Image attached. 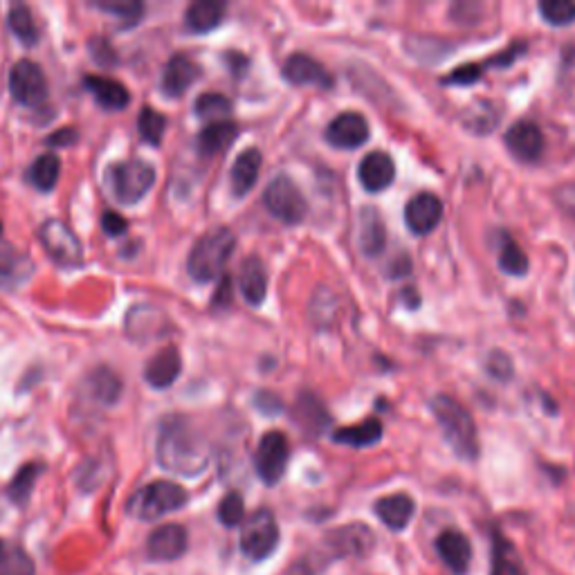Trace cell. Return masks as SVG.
<instances>
[{
	"mask_svg": "<svg viewBox=\"0 0 575 575\" xmlns=\"http://www.w3.org/2000/svg\"><path fill=\"white\" fill-rule=\"evenodd\" d=\"M158 463L164 470L182 477H198L209 465V447L203 434L185 416L164 418L155 445Z\"/></svg>",
	"mask_w": 575,
	"mask_h": 575,
	"instance_id": "cell-1",
	"label": "cell"
},
{
	"mask_svg": "<svg viewBox=\"0 0 575 575\" xmlns=\"http://www.w3.org/2000/svg\"><path fill=\"white\" fill-rule=\"evenodd\" d=\"M430 407L436 423L441 425L445 441L450 443L454 454L465 461L477 459L479 436H477V425H474L468 409L445 394H436Z\"/></svg>",
	"mask_w": 575,
	"mask_h": 575,
	"instance_id": "cell-2",
	"label": "cell"
},
{
	"mask_svg": "<svg viewBox=\"0 0 575 575\" xmlns=\"http://www.w3.org/2000/svg\"><path fill=\"white\" fill-rule=\"evenodd\" d=\"M234 248L236 236L227 227H216V230L200 236L187 259L189 277L198 281V284H209V281L221 277Z\"/></svg>",
	"mask_w": 575,
	"mask_h": 575,
	"instance_id": "cell-3",
	"label": "cell"
},
{
	"mask_svg": "<svg viewBox=\"0 0 575 575\" xmlns=\"http://www.w3.org/2000/svg\"><path fill=\"white\" fill-rule=\"evenodd\" d=\"M187 490L173 481H153L133 492L126 504V513L140 522H155L169 513H176L187 504Z\"/></svg>",
	"mask_w": 575,
	"mask_h": 575,
	"instance_id": "cell-4",
	"label": "cell"
},
{
	"mask_svg": "<svg viewBox=\"0 0 575 575\" xmlns=\"http://www.w3.org/2000/svg\"><path fill=\"white\" fill-rule=\"evenodd\" d=\"M106 180L122 205H138L155 185V167L144 160L115 162L106 169Z\"/></svg>",
	"mask_w": 575,
	"mask_h": 575,
	"instance_id": "cell-5",
	"label": "cell"
},
{
	"mask_svg": "<svg viewBox=\"0 0 575 575\" xmlns=\"http://www.w3.org/2000/svg\"><path fill=\"white\" fill-rule=\"evenodd\" d=\"M279 524L272 510L259 508L243 522L241 553L252 562L268 560L279 546Z\"/></svg>",
	"mask_w": 575,
	"mask_h": 575,
	"instance_id": "cell-6",
	"label": "cell"
},
{
	"mask_svg": "<svg viewBox=\"0 0 575 575\" xmlns=\"http://www.w3.org/2000/svg\"><path fill=\"white\" fill-rule=\"evenodd\" d=\"M39 241L48 257L61 268H79L84 263V245L75 230L59 218H48L39 227Z\"/></svg>",
	"mask_w": 575,
	"mask_h": 575,
	"instance_id": "cell-7",
	"label": "cell"
},
{
	"mask_svg": "<svg viewBox=\"0 0 575 575\" xmlns=\"http://www.w3.org/2000/svg\"><path fill=\"white\" fill-rule=\"evenodd\" d=\"M9 93H12L16 104L25 108H39L48 102V77H45L39 63L30 59H21L14 63L12 72H9Z\"/></svg>",
	"mask_w": 575,
	"mask_h": 575,
	"instance_id": "cell-8",
	"label": "cell"
},
{
	"mask_svg": "<svg viewBox=\"0 0 575 575\" xmlns=\"http://www.w3.org/2000/svg\"><path fill=\"white\" fill-rule=\"evenodd\" d=\"M263 203L268 212L286 225H297L308 214V200L288 176H279L263 191Z\"/></svg>",
	"mask_w": 575,
	"mask_h": 575,
	"instance_id": "cell-9",
	"label": "cell"
},
{
	"mask_svg": "<svg viewBox=\"0 0 575 575\" xmlns=\"http://www.w3.org/2000/svg\"><path fill=\"white\" fill-rule=\"evenodd\" d=\"M290 461V441L284 432L272 430L261 436L257 454H254V468H257L259 479L266 486H275L284 479Z\"/></svg>",
	"mask_w": 575,
	"mask_h": 575,
	"instance_id": "cell-10",
	"label": "cell"
},
{
	"mask_svg": "<svg viewBox=\"0 0 575 575\" xmlns=\"http://www.w3.org/2000/svg\"><path fill=\"white\" fill-rule=\"evenodd\" d=\"M373 544H376V537L364 524L342 526L326 535V549L333 551V558H362L371 553Z\"/></svg>",
	"mask_w": 575,
	"mask_h": 575,
	"instance_id": "cell-11",
	"label": "cell"
},
{
	"mask_svg": "<svg viewBox=\"0 0 575 575\" xmlns=\"http://www.w3.org/2000/svg\"><path fill=\"white\" fill-rule=\"evenodd\" d=\"M189 535L187 528L180 524H164L149 535L146 540V555L153 562H173L187 553Z\"/></svg>",
	"mask_w": 575,
	"mask_h": 575,
	"instance_id": "cell-12",
	"label": "cell"
},
{
	"mask_svg": "<svg viewBox=\"0 0 575 575\" xmlns=\"http://www.w3.org/2000/svg\"><path fill=\"white\" fill-rule=\"evenodd\" d=\"M441 218H443L441 198L430 194V191L416 194L405 207V223L409 230L418 236L434 232L438 223H441Z\"/></svg>",
	"mask_w": 575,
	"mask_h": 575,
	"instance_id": "cell-13",
	"label": "cell"
},
{
	"mask_svg": "<svg viewBox=\"0 0 575 575\" xmlns=\"http://www.w3.org/2000/svg\"><path fill=\"white\" fill-rule=\"evenodd\" d=\"M34 261L27 252L0 241V290H16L34 275Z\"/></svg>",
	"mask_w": 575,
	"mask_h": 575,
	"instance_id": "cell-14",
	"label": "cell"
},
{
	"mask_svg": "<svg viewBox=\"0 0 575 575\" xmlns=\"http://www.w3.org/2000/svg\"><path fill=\"white\" fill-rule=\"evenodd\" d=\"M369 122L360 113H342L326 126V140L337 149H358L369 140Z\"/></svg>",
	"mask_w": 575,
	"mask_h": 575,
	"instance_id": "cell-15",
	"label": "cell"
},
{
	"mask_svg": "<svg viewBox=\"0 0 575 575\" xmlns=\"http://www.w3.org/2000/svg\"><path fill=\"white\" fill-rule=\"evenodd\" d=\"M198 77H200V66L194 59L182 52L173 54L162 72V81H160L162 93L169 99H178L196 84Z\"/></svg>",
	"mask_w": 575,
	"mask_h": 575,
	"instance_id": "cell-16",
	"label": "cell"
},
{
	"mask_svg": "<svg viewBox=\"0 0 575 575\" xmlns=\"http://www.w3.org/2000/svg\"><path fill=\"white\" fill-rule=\"evenodd\" d=\"M284 77L295 86H315L322 90H328L333 86L331 72H328L317 59L308 57L304 52L292 54V57L284 63Z\"/></svg>",
	"mask_w": 575,
	"mask_h": 575,
	"instance_id": "cell-17",
	"label": "cell"
},
{
	"mask_svg": "<svg viewBox=\"0 0 575 575\" xmlns=\"http://www.w3.org/2000/svg\"><path fill=\"white\" fill-rule=\"evenodd\" d=\"M508 151L522 162H535L544 153V133L533 122H517L506 131Z\"/></svg>",
	"mask_w": 575,
	"mask_h": 575,
	"instance_id": "cell-18",
	"label": "cell"
},
{
	"mask_svg": "<svg viewBox=\"0 0 575 575\" xmlns=\"http://www.w3.org/2000/svg\"><path fill=\"white\" fill-rule=\"evenodd\" d=\"M436 553L447 569L456 575H463L470 567L472 544L461 531L447 528V531L436 537Z\"/></svg>",
	"mask_w": 575,
	"mask_h": 575,
	"instance_id": "cell-19",
	"label": "cell"
},
{
	"mask_svg": "<svg viewBox=\"0 0 575 575\" xmlns=\"http://www.w3.org/2000/svg\"><path fill=\"white\" fill-rule=\"evenodd\" d=\"M358 178L364 189L371 191V194H378V191L391 187V182L396 178V164L391 160V155L373 151L362 158L358 167Z\"/></svg>",
	"mask_w": 575,
	"mask_h": 575,
	"instance_id": "cell-20",
	"label": "cell"
},
{
	"mask_svg": "<svg viewBox=\"0 0 575 575\" xmlns=\"http://www.w3.org/2000/svg\"><path fill=\"white\" fill-rule=\"evenodd\" d=\"M180 371L182 360L178 349L176 346H164L144 367V380L153 389H167L180 378Z\"/></svg>",
	"mask_w": 575,
	"mask_h": 575,
	"instance_id": "cell-21",
	"label": "cell"
},
{
	"mask_svg": "<svg viewBox=\"0 0 575 575\" xmlns=\"http://www.w3.org/2000/svg\"><path fill=\"white\" fill-rule=\"evenodd\" d=\"M84 86L88 93L95 97V102L106 108V111H124V108L131 104L129 88L120 84L117 79L90 75L84 79Z\"/></svg>",
	"mask_w": 575,
	"mask_h": 575,
	"instance_id": "cell-22",
	"label": "cell"
},
{
	"mask_svg": "<svg viewBox=\"0 0 575 575\" xmlns=\"http://www.w3.org/2000/svg\"><path fill=\"white\" fill-rule=\"evenodd\" d=\"M416 513L414 499L405 495V492H398V495H389L376 501V515L382 524L391 531H405L412 522V517Z\"/></svg>",
	"mask_w": 575,
	"mask_h": 575,
	"instance_id": "cell-23",
	"label": "cell"
},
{
	"mask_svg": "<svg viewBox=\"0 0 575 575\" xmlns=\"http://www.w3.org/2000/svg\"><path fill=\"white\" fill-rule=\"evenodd\" d=\"M227 5L221 0H196L185 12V27L194 34L214 32L223 23Z\"/></svg>",
	"mask_w": 575,
	"mask_h": 575,
	"instance_id": "cell-24",
	"label": "cell"
},
{
	"mask_svg": "<svg viewBox=\"0 0 575 575\" xmlns=\"http://www.w3.org/2000/svg\"><path fill=\"white\" fill-rule=\"evenodd\" d=\"M239 288L243 299L248 301L250 306H261L266 301L268 295V272L263 268V263L259 257H248L241 266V277H239Z\"/></svg>",
	"mask_w": 575,
	"mask_h": 575,
	"instance_id": "cell-25",
	"label": "cell"
},
{
	"mask_svg": "<svg viewBox=\"0 0 575 575\" xmlns=\"http://www.w3.org/2000/svg\"><path fill=\"white\" fill-rule=\"evenodd\" d=\"M261 153L259 149H245L239 158H236L234 167H232V194L236 198L248 196L252 187L257 185L259 180V171H261Z\"/></svg>",
	"mask_w": 575,
	"mask_h": 575,
	"instance_id": "cell-26",
	"label": "cell"
},
{
	"mask_svg": "<svg viewBox=\"0 0 575 575\" xmlns=\"http://www.w3.org/2000/svg\"><path fill=\"white\" fill-rule=\"evenodd\" d=\"M387 245V227L378 209H362L360 216V248L367 257H378Z\"/></svg>",
	"mask_w": 575,
	"mask_h": 575,
	"instance_id": "cell-27",
	"label": "cell"
},
{
	"mask_svg": "<svg viewBox=\"0 0 575 575\" xmlns=\"http://www.w3.org/2000/svg\"><path fill=\"white\" fill-rule=\"evenodd\" d=\"M490 575H526L524 562L501 533H492V558H490Z\"/></svg>",
	"mask_w": 575,
	"mask_h": 575,
	"instance_id": "cell-28",
	"label": "cell"
},
{
	"mask_svg": "<svg viewBox=\"0 0 575 575\" xmlns=\"http://www.w3.org/2000/svg\"><path fill=\"white\" fill-rule=\"evenodd\" d=\"M61 176V160L57 153H43L36 158L30 169L25 171V180L30 182L34 189L43 191V194H48L54 187H57Z\"/></svg>",
	"mask_w": 575,
	"mask_h": 575,
	"instance_id": "cell-29",
	"label": "cell"
},
{
	"mask_svg": "<svg viewBox=\"0 0 575 575\" xmlns=\"http://www.w3.org/2000/svg\"><path fill=\"white\" fill-rule=\"evenodd\" d=\"M236 135H239V126L230 120L207 124L198 135V153L205 155V158L221 153L236 140Z\"/></svg>",
	"mask_w": 575,
	"mask_h": 575,
	"instance_id": "cell-30",
	"label": "cell"
},
{
	"mask_svg": "<svg viewBox=\"0 0 575 575\" xmlns=\"http://www.w3.org/2000/svg\"><path fill=\"white\" fill-rule=\"evenodd\" d=\"M162 313L160 310H155L153 306H133L129 310V315H126V322L124 328L129 337L133 340H153V337H158L162 333V322L153 324V319H160Z\"/></svg>",
	"mask_w": 575,
	"mask_h": 575,
	"instance_id": "cell-31",
	"label": "cell"
},
{
	"mask_svg": "<svg viewBox=\"0 0 575 575\" xmlns=\"http://www.w3.org/2000/svg\"><path fill=\"white\" fill-rule=\"evenodd\" d=\"M88 387L93 391V398L102 405H115L124 391L120 376L111 367H97L90 373Z\"/></svg>",
	"mask_w": 575,
	"mask_h": 575,
	"instance_id": "cell-32",
	"label": "cell"
},
{
	"mask_svg": "<svg viewBox=\"0 0 575 575\" xmlns=\"http://www.w3.org/2000/svg\"><path fill=\"white\" fill-rule=\"evenodd\" d=\"M380 438H382V423L378 421V418H369V421H362L351 427H340V430L333 432L335 443L351 445V447L376 445Z\"/></svg>",
	"mask_w": 575,
	"mask_h": 575,
	"instance_id": "cell-33",
	"label": "cell"
},
{
	"mask_svg": "<svg viewBox=\"0 0 575 575\" xmlns=\"http://www.w3.org/2000/svg\"><path fill=\"white\" fill-rule=\"evenodd\" d=\"M36 567L23 546L0 537V575H34Z\"/></svg>",
	"mask_w": 575,
	"mask_h": 575,
	"instance_id": "cell-34",
	"label": "cell"
},
{
	"mask_svg": "<svg viewBox=\"0 0 575 575\" xmlns=\"http://www.w3.org/2000/svg\"><path fill=\"white\" fill-rule=\"evenodd\" d=\"M43 470H45L43 463H25L23 468L16 472V477L12 479V483H9V488H7L9 501H12V504H16V506H25L27 499H30V495H32L34 486H36V481H39V477L43 474Z\"/></svg>",
	"mask_w": 575,
	"mask_h": 575,
	"instance_id": "cell-35",
	"label": "cell"
},
{
	"mask_svg": "<svg viewBox=\"0 0 575 575\" xmlns=\"http://www.w3.org/2000/svg\"><path fill=\"white\" fill-rule=\"evenodd\" d=\"M9 30L14 32V36L21 41L25 48H32V45L39 43V30L34 25V16L27 5H14L7 14Z\"/></svg>",
	"mask_w": 575,
	"mask_h": 575,
	"instance_id": "cell-36",
	"label": "cell"
},
{
	"mask_svg": "<svg viewBox=\"0 0 575 575\" xmlns=\"http://www.w3.org/2000/svg\"><path fill=\"white\" fill-rule=\"evenodd\" d=\"M230 113H232V102L225 95L205 93L196 99V115L203 122L209 124L225 122V117H230Z\"/></svg>",
	"mask_w": 575,
	"mask_h": 575,
	"instance_id": "cell-37",
	"label": "cell"
},
{
	"mask_svg": "<svg viewBox=\"0 0 575 575\" xmlns=\"http://www.w3.org/2000/svg\"><path fill=\"white\" fill-rule=\"evenodd\" d=\"M138 129L146 144L160 146L164 131H167V117L155 111L153 106H144L138 115Z\"/></svg>",
	"mask_w": 575,
	"mask_h": 575,
	"instance_id": "cell-38",
	"label": "cell"
},
{
	"mask_svg": "<svg viewBox=\"0 0 575 575\" xmlns=\"http://www.w3.org/2000/svg\"><path fill=\"white\" fill-rule=\"evenodd\" d=\"M528 257L524 254V250L519 248V245L513 239H504L499 248V268L501 272H506V275H513V277H524L528 272Z\"/></svg>",
	"mask_w": 575,
	"mask_h": 575,
	"instance_id": "cell-39",
	"label": "cell"
},
{
	"mask_svg": "<svg viewBox=\"0 0 575 575\" xmlns=\"http://www.w3.org/2000/svg\"><path fill=\"white\" fill-rule=\"evenodd\" d=\"M540 14L553 27L571 25L575 23V3L571 0H542Z\"/></svg>",
	"mask_w": 575,
	"mask_h": 575,
	"instance_id": "cell-40",
	"label": "cell"
},
{
	"mask_svg": "<svg viewBox=\"0 0 575 575\" xmlns=\"http://www.w3.org/2000/svg\"><path fill=\"white\" fill-rule=\"evenodd\" d=\"M95 7L120 18L122 30H131V27L138 25L144 16L142 3H126V0H120V3H95Z\"/></svg>",
	"mask_w": 575,
	"mask_h": 575,
	"instance_id": "cell-41",
	"label": "cell"
},
{
	"mask_svg": "<svg viewBox=\"0 0 575 575\" xmlns=\"http://www.w3.org/2000/svg\"><path fill=\"white\" fill-rule=\"evenodd\" d=\"M218 522L227 528H234L245 522V501L239 492H227L218 504Z\"/></svg>",
	"mask_w": 575,
	"mask_h": 575,
	"instance_id": "cell-42",
	"label": "cell"
},
{
	"mask_svg": "<svg viewBox=\"0 0 575 575\" xmlns=\"http://www.w3.org/2000/svg\"><path fill=\"white\" fill-rule=\"evenodd\" d=\"M88 50L90 54H93V59L99 63V66H115L117 63V54L113 50V45L108 39H102V36H97V39H93L88 43Z\"/></svg>",
	"mask_w": 575,
	"mask_h": 575,
	"instance_id": "cell-43",
	"label": "cell"
},
{
	"mask_svg": "<svg viewBox=\"0 0 575 575\" xmlns=\"http://www.w3.org/2000/svg\"><path fill=\"white\" fill-rule=\"evenodd\" d=\"M488 373L492 378L506 382L513 376V360H510L504 351H492L488 358Z\"/></svg>",
	"mask_w": 575,
	"mask_h": 575,
	"instance_id": "cell-44",
	"label": "cell"
},
{
	"mask_svg": "<svg viewBox=\"0 0 575 575\" xmlns=\"http://www.w3.org/2000/svg\"><path fill=\"white\" fill-rule=\"evenodd\" d=\"M483 75V66H477V63H468V66H461L456 68L454 72H450L443 79V84H459V86H468L474 84V81H479Z\"/></svg>",
	"mask_w": 575,
	"mask_h": 575,
	"instance_id": "cell-45",
	"label": "cell"
},
{
	"mask_svg": "<svg viewBox=\"0 0 575 575\" xmlns=\"http://www.w3.org/2000/svg\"><path fill=\"white\" fill-rule=\"evenodd\" d=\"M102 230L106 236H113L115 239V236H122L126 230H129V223H126L120 214L108 209V212H104L102 216Z\"/></svg>",
	"mask_w": 575,
	"mask_h": 575,
	"instance_id": "cell-46",
	"label": "cell"
},
{
	"mask_svg": "<svg viewBox=\"0 0 575 575\" xmlns=\"http://www.w3.org/2000/svg\"><path fill=\"white\" fill-rule=\"evenodd\" d=\"M230 304H232V279L223 277L221 284H218V288L214 292L212 306L214 308H227Z\"/></svg>",
	"mask_w": 575,
	"mask_h": 575,
	"instance_id": "cell-47",
	"label": "cell"
},
{
	"mask_svg": "<svg viewBox=\"0 0 575 575\" xmlns=\"http://www.w3.org/2000/svg\"><path fill=\"white\" fill-rule=\"evenodd\" d=\"M77 140H79L77 129H70V126H66V129L52 133L45 142H48L50 146H70V144H75Z\"/></svg>",
	"mask_w": 575,
	"mask_h": 575,
	"instance_id": "cell-48",
	"label": "cell"
},
{
	"mask_svg": "<svg viewBox=\"0 0 575 575\" xmlns=\"http://www.w3.org/2000/svg\"><path fill=\"white\" fill-rule=\"evenodd\" d=\"M257 407H261L268 416H275V412H279V409H281V403L272 394H259Z\"/></svg>",
	"mask_w": 575,
	"mask_h": 575,
	"instance_id": "cell-49",
	"label": "cell"
},
{
	"mask_svg": "<svg viewBox=\"0 0 575 575\" xmlns=\"http://www.w3.org/2000/svg\"><path fill=\"white\" fill-rule=\"evenodd\" d=\"M225 59H227V63H230V68H232V75L241 77V75H243V72H241V66H243V68L248 66V59H245L243 54H239V52H230V54H227Z\"/></svg>",
	"mask_w": 575,
	"mask_h": 575,
	"instance_id": "cell-50",
	"label": "cell"
},
{
	"mask_svg": "<svg viewBox=\"0 0 575 575\" xmlns=\"http://www.w3.org/2000/svg\"><path fill=\"white\" fill-rule=\"evenodd\" d=\"M409 268H412V261H409L405 254L403 257H400L394 266H391V272H389V277H405V275H409Z\"/></svg>",
	"mask_w": 575,
	"mask_h": 575,
	"instance_id": "cell-51",
	"label": "cell"
},
{
	"mask_svg": "<svg viewBox=\"0 0 575 575\" xmlns=\"http://www.w3.org/2000/svg\"><path fill=\"white\" fill-rule=\"evenodd\" d=\"M5 513H7V506H5V499H3V497H0V519H3V517H5Z\"/></svg>",
	"mask_w": 575,
	"mask_h": 575,
	"instance_id": "cell-52",
	"label": "cell"
},
{
	"mask_svg": "<svg viewBox=\"0 0 575 575\" xmlns=\"http://www.w3.org/2000/svg\"><path fill=\"white\" fill-rule=\"evenodd\" d=\"M0 234H3V223H0Z\"/></svg>",
	"mask_w": 575,
	"mask_h": 575,
	"instance_id": "cell-53",
	"label": "cell"
}]
</instances>
